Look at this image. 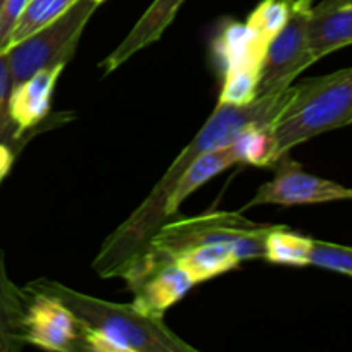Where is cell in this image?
Listing matches in <instances>:
<instances>
[{"mask_svg":"<svg viewBox=\"0 0 352 352\" xmlns=\"http://www.w3.org/2000/svg\"><path fill=\"white\" fill-rule=\"evenodd\" d=\"M95 2L98 3V6H100V3H103V2H105V0H95Z\"/></svg>","mask_w":352,"mask_h":352,"instance_id":"27","label":"cell"},{"mask_svg":"<svg viewBox=\"0 0 352 352\" xmlns=\"http://www.w3.org/2000/svg\"><path fill=\"white\" fill-rule=\"evenodd\" d=\"M195 285L191 275L177 261H170L138 278L129 287L134 294V305L151 315L164 316V313L181 301Z\"/></svg>","mask_w":352,"mask_h":352,"instance_id":"11","label":"cell"},{"mask_svg":"<svg viewBox=\"0 0 352 352\" xmlns=\"http://www.w3.org/2000/svg\"><path fill=\"white\" fill-rule=\"evenodd\" d=\"M275 226L254 223L239 213L215 212L165 222L120 277L133 284L155 268L175 261L186 251L205 244H223L241 261L265 258V241Z\"/></svg>","mask_w":352,"mask_h":352,"instance_id":"3","label":"cell"},{"mask_svg":"<svg viewBox=\"0 0 352 352\" xmlns=\"http://www.w3.org/2000/svg\"><path fill=\"white\" fill-rule=\"evenodd\" d=\"M309 265L352 277V248L313 239Z\"/></svg>","mask_w":352,"mask_h":352,"instance_id":"21","label":"cell"},{"mask_svg":"<svg viewBox=\"0 0 352 352\" xmlns=\"http://www.w3.org/2000/svg\"><path fill=\"white\" fill-rule=\"evenodd\" d=\"M236 164H239V157H237V151L232 143H229L227 146L217 148V150L206 151L201 157L196 158V160L189 165L188 170L179 177L177 184H175L170 196H168L167 206H165L167 219L170 220L177 215L182 203H184L186 198H189L196 189L201 188V186L206 184L210 179H213L215 175H219L220 172L227 170V168L232 167V165Z\"/></svg>","mask_w":352,"mask_h":352,"instance_id":"13","label":"cell"},{"mask_svg":"<svg viewBox=\"0 0 352 352\" xmlns=\"http://www.w3.org/2000/svg\"><path fill=\"white\" fill-rule=\"evenodd\" d=\"M64 69L65 64L50 65L14 86L7 103V113L10 124L16 127V136L34 127L48 116L55 85Z\"/></svg>","mask_w":352,"mask_h":352,"instance_id":"9","label":"cell"},{"mask_svg":"<svg viewBox=\"0 0 352 352\" xmlns=\"http://www.w3.org/2000/svg\"><path fill=\"white\" fill-rule=\"evenodd\" d=\"M352 124V65L292 86L287 105L270 127L274 165L294 146Z\"/></svg>","mask_w":352,"mask_h":352,"instance_id":"4","label":"cell"},{"mask_svg":"<svg viewBox=\"0 0 352 352\" xmlns=\"http://www.w3.org/2000/svg\"><path fill=\"white\" fill-rule=\"evenodd\" d=\"M239 157V164L268 167L275 160V141L270 127H248L232 141Z\"/></svg>","mask_w":352,"mask_h":352,"instance_id":"17","label":"cell"},{"mask_svg":"<svg viewBox=\"0 0 352 352\" xmlns=\"http://www.w3.org/2000/svg\"><path fill=\"white\" fill-rule=\"evenodd\" d=\"M30 0H6L0 9V54L9 48L14 28Z\"/></svg>","mask_w":352,"mask_h":352,"instance_id":"22","label":"cell"},{"mask_svg":"<svg viewBox=\"0 0 352 352\" xmlns=\"http://www.w3.org/2000/svg\"><path fill=\"white\" fill-rule=\"evenodd\" d=\"M184 2L186 0H153V3L144 10L143 16L134 24L133 30L127 33V36L102 62L103 72L110 74L120 65L126 64L138 52L160 40Z\"/></svg>","mask_w":352,"mask_h":352,"instance_id":"12","label":"cell"},{"mask_svg":"<svg viewBox=\"0 0 352 352\" xmlns=\"http://www.w3.org/2000/svg\"><path fill=\"white\" fill-rule=\"evenodd\" d=\"M10 91H12V78H10V69L9 64H7L6 52H3V54H0V112L2 113H7V103H9Z\"/></svg>","mask_w":352,"mask_h":352,"instance_id":"23","label":"cell"},{"mask_svg":"<svg viewBox=\"0 0 352 352\" xmlns=\"http://www.w3.org/2000/svg\"><path fill=\"white\" fill-rule=\"evenodd\" d=\"M313 239L284 226H275L265 241L263 260L289 267H308Z\"/></svg>","mask_w":352,"mask_h":352,"instance_id":"15","label":"cell"},{"mask_svg":"<svg viewBox=\"0 0 352 352\" xmlns=\"http://www.w3.org/2000/svg\"><path fill=\"white\" fill-rule=\"evenodd\" d=\"M14 164V153L7 144L0 143V182L6 179Z\"/></svg>","mask_w":352,"mask_h":352,"instance_id":"24","label":"cell"},{"mask_svg":"<svg viewBox=\"0 0 352 352\" xmlns=\"http://www.w3.org/2000/svg\"><path fill=\"white\" fill-rule=\"evenodd\" d=\"M278 170L272 181L260 186L256 195L244 206L250 210L260 205H318L330 201H352V189L339 182L318 177L302 170L294 162H287V155L282 157Z\"/></svg>","mask_w":352,"mask_h":352,"instance_id":"7","label":"cell"},{"mask_svg":"<svg viewBox=\"0 0 352 352\" xmlns=\"http://www.w3.org/2000/svg\"><path fill=\"white\" fill-rule=\"evenodd\" d=\"M9 126H10L9 116H7V113L0 112V136H3V134H6V131L9 129Z\"/></svg>","mask_w":352,"mask_h":352,"instance_id":"25","label":"cell"},{"mask_svg":"<svg viewBox=\"0 0 352 352\" xmlns=\"http://www.w3.org/2000/svg\"><path fill=\"white\" fill-rule=\"evenodd\" d=\"M175 261L191 275L196 284L236 270L243 263L234 250L223 244H205V246L192 248L175 258Z\"/></svg>","mask_w":352,"mask_h":352,"instance_id":"14","label":"cell"},{"mask_svg":"<svg viewBox=\"0 0 352 352\" xmlns=\"http://www.w3.org/2000/svg\"><path fill=\"white\" fill-rule=\"evenodd\" d=\"M291 93L292 86H289L280 91L260 95L246 105H217L205 126L172 162L164 177L157 182L143 203L103 241L93 261V270L100 277H120L127 265L150 243L153 234L168 222L165 213L168 196L189 165L206 151L232 143L248 127L274 126L287 105Z\"/></svg>","mask_w":352,"mask_h":352,"instance_id":"1","label":"cell"},{"mask_svg":"<svg viewBox=\"0 0 352 352\" xmlns=\"http://www.w3.org/2000/svg\"><path fill=\"white\" fill-rule=\"evenodd\" d=\"M31 305L21 322V339L47 351L81 349V325L58 299L30 291Z\"/></svg>","mask_w":352,"mask_h":352,"instance_id":"8","label":"cell"},{"mask_svg":"<svg viewBox=\"0 0 352 352\" xmlns=\"http://www.w3.org/2000/svg\"><path fill=\"white\" fill-rule=\"evenodd\" d=\"M258 85H260V67L239 65V67L227 69L219 105H246L254 102L260 96Z\"/></svg>","mask_w":352,"mask_h":352,"instance_id":"18","label":"cell"},{"mask_svg":"<svg viewBox=\"0 0 352 352\" xmlns=\"http://www.w3.org/2000/svg\"><path fill=\"white\" fill-rule=\"evenodd\" d=\"M292 12L291 0H263L248 17L246 26L263 45L285 26Z\"/></svg>","mask_w":352,"mask_h":352,"instance_id":"19","label":"cell"},{"mask_svg":"<svg viewBox=\"0 0 352 352\" xmlns=\"http://www.w3.org/2000/svg\"><path fill=\"white\" fill-rule=\"evenodd\" d=\"M308 10L292 7L285 26L268 41L260 62L258 95L289 88L302 71L318 60L308 43Z\"/></svg>","mask_w":352,"mask_h":352,"instance_id":"6","label":"cell"},{"mask_svg":"<svg viewBox=\"0 0 352 352\" xmlns=\"http://www.w3.org/2000/svg\"><path fill=\"white\" fill-rule=\"evenodd\" d=\"M58 299L81 325V349L93 352H195L172 332L164 316L138 305L112 302L82 294L58 282L38 280L28 287Z\"/></svg>","mask_w":352,"mask_h":352,"instance_id":"2","label":"cell"},{"mask_svg":"<svg viewBox=\"0 0 352 352\" xmlns=\"http://www.w3.org/2000/svg\"><path fill=\"white\" fill-rule=\"evenodd\" d=\"M3 2H6V0H0V9H2V6H3Z\"/></svg>","mask_w":352,"mask_h":352,"instance_id":"28","label":"cell"},{"mask_svg":"<svg viewBox=\"0 0 352 352\" xmlns=\"http://www.w3.org/2000/svg\"><path fill=\"white\" fill-rule=\"evenodd\" d=\"M306 33L318 60L352 45V0H322L309 7Z\"/></svg>","mask_w":352,"mask_h":352,"instance_id":"10","label":"cell"},{"mask_svg":"<svg viewBox=\"0 0 352 352\" xmlns=\"http://www.w3.org/2000/svg\"><path fill=\"white\" fill-rule=\"evenodd\" d=\"M98 9L95 0H78L67 12L6 50L12 88L34 72L55 64H67L89 17Z\"/></svg>","mask_w":352,"mask_h":352,"instance_id":"5","label":"cell"},{"mask_svg":"<svg viewBox=\"0 0 352 352\" xmlns=\"http://www.w3.org/2000/svg\"><path fill=\"white\" fill-rule=\"evenodd\" d=\"M17 309V299L12 294V285L6 280V275L0 270V351H9L16 347L21 339V322L23 315Z\"/></svg>","mask_w":352,"mask_h":352,"instance_id":"20","label":"cell"},{"mask_svg":"<svg viewBox=\"0 0 352 352\" xmlns=\"http://www.w3.org/2000/svg\"><path fill=\"white\" fill-rule=\"evenodd\" d=\"M292 7H298V9H309L313 6V0H291Z\"/></svg>","mask_w":352,"mask_h":352,"instance_id":"26","label":"cell"},{"mask_svg":"<svg viewBox=\"0 0 352 352\" xmlns=\"http://www.w3.org/2000/svg\"><path fill=\"white\" fill-rule=\"evenodd\" d=\"M76 2L78 0H30L26 9L21 14L16 28H14L10 45L24 40L26 36L33 34L34 31L50 24L52 21H55L62 14L67 12Z\"/></svg>","mask_w":352,"mask_h":352,"instance_id":"16","label":"cell"}]
</instances>
